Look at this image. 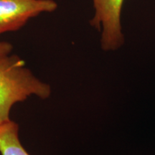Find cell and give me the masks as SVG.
<instances>
[{"label":"cell","instance_id":"6da1fadb","mask_svg":"<svg viewBox=\"0 0 155 155\" xmlns=\"http://www.w3.org/2000/svg\"><path fill=\"white\" fill-rule=\"evenodd\" d=\"M49 85L42 82L25 66L17 55L0 56V124L7 121L12 107L31 95L42 99L50 96Z\"/></svg>","mask_w":155,"mask_h":155},{"label":"cell","instance_id":"7a4b0ae2","mask_svg":"<svg viewBox=\"0 0 155 155\" xmlns=\"http://www.w3.org/2000/svg\"><path fill=\"white\" fill-rule=\"evenodd\" d=\"M124 0H93L95 14L91 25L98 31L102 26L101 47L104 50H114L124 42L121 32V14Z\"/></svg>","mask_w":155,"mask_h":155},{"label":"cell","instance_id":"3957f363","mask_svg":"<svg viewBox=\"0 0 155 155\" xmlns=\"http://www.w3.org/2000/svg\"><path fill=\"white\" fill-rule=\"evenodd\" d=\"M57 7L53 0H0V35L18 30L30 19Z\"/></svg>","mask_w":155,"mask_h":155},{"label":"cell","instance_id":"277c9868","mask_svg":"<svg viewBox=\"0 0 155 155\" xmlns=\"http://www.w3.org/2000/svg\"><path fill=\"white\" fill-rule=\"evenodd\" d=\"M19 127L12 120L0 124V153L2 155H30L21 144Z\"/></svg>","mask_w":155,"mask_h":155},{"label":"cell","instance_id":"5b68a950","mask_svg":"<svg viewBox=\"0 0 155 155\" xmlns=\"http://www.w3.org/2000/svg\"><path fill=\"white\" fill-rule=\"evenodd\" d=\"M12 50V45L7 42H0V56L9 55Z\"/></svg>","mask_w":155,"mask_h":155}]
</instances>
